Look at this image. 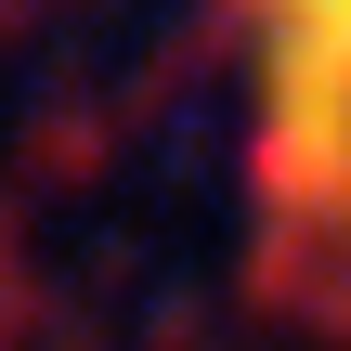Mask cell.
I'll list each match as a JSON object with an SVG mask.
<instances>
[{
  "instance_id": "obj_1",
  "label": "cell",
  "mask_w": 351,
  "mask_h": 351,
  "mask_svg": "<svg viewBox=\"0 0 351 351\" xmlns=\"http://www.w3.org/2000/svg\"><path fill=\"white\" fill-rule=\"evenodd\" d=\"M247 52H261L274 182L351 221V0H247Z\"/></svg>"
}]
</instances>
